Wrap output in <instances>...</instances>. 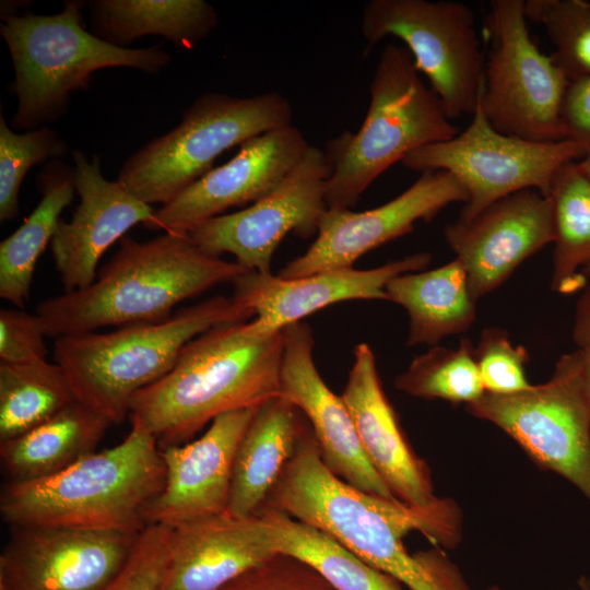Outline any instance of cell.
I'll return each instance as SVG.
<instances>
[{
	"instance_id": "484cf974",
	"label": "cell",
	"mask_w": 590,
	"mask_h": 590,
	"mask_svg": "<svg viewBox=\"0 0 590 590\" xmlns=\"http://www.w3.org/2000/svg\"><path fill=\"white\" fill-rule=\"evenodd\" d=\"M386 293L388 300L408 312L409 346H434L442 338L468 330L475 320L476 302L457 258L433 270L397 275L387 284Z\"/></svg>"
},
{
	"instance_id": "603a6c76",
	"label": "cell",
	"mask_w": 590,
	"mask_h": 590,
	"mask_svg": "<svg viewBox=\"0 0 590 590\" xmlns=\"http://www.w3.org/2000/svg\"><path fill=\"white\" fill-rule=\"evenodd\" d=\"M276 554L259 512L202 518L170 528L169 560L160 590H217Z\"/></svg>"
},
{
	"instance_id": "4fadbf2b",
	"label": "cell",
	"mask_w": 590,
	"mask_h": 590,
	"mask_svg": "<svg viewBox=\"0 0 590 590\" xmlns=\"http://www.w3.org/2000/svg\"><path fill=\"white\" fill-rule=\"evenodd\" d=\"M330 173L326 151L310 144L269 194L234 213L205 220L187 235L209 255L231 253L248 271L271 273L273 253L287 234L302 238L317 235L328 210L326 185Z\"/></svg>"
},
{
	"instance_id": "d590c367",
	"label": "cell",
	"mask_w": 590,
	"mask_h": 590,
	"mask_svg": "<svg viewBox=\"0 0 590 590\" xmlns=\"http://www.w3.org/2000/svg\"><path fill=\"white\" fill-rule=\"evenodd\" d=\"M170 528L149 524L122 570L103 590H160L169 560Z\"/></svg>"
},
{
	"instance_id": "7402d4cb",
	"label": "cell",
	"mask_w": 590,
	"mask_h": 590,
	"mask_svg": "<svg viewBox=\"0 0 590 590\" xmlns=\"http://www.w3.org/2000/svg\"><path fill=\"white\" fill-rule=\"evenodd\" d=\"M341 397L367 459L393 496L411 506L435 503L439 497L434 493L430 470L409 444L367 343L354 347L353 365Z\"/></svg>"
},
{
	"instance_id": "d6986e66",
	"label": "cell",
	"mask_w": 590,
	"mask_h": 590,
	"mask_svg": "<svg viewBox=\"0 0 590 590\" xmlns=\"http://www.w3.org/2000/svg\"><path fill=\"white\" fill-rule=\"evenodd\" d=\"M71 154L80 202L70 221L60 220L51 240L66 292L91 285L106 250L134 225H145L156 210L118 180L107 179L97 155L90 158L80 150Z\"/></svg>"
},
{
	"instance_id": "f6af8a7d",
	"label": "cell",
	"mask_w": 590,
	"mask_h": 590,
	"mask_svg": "<svg viewBox=\"0 0 590 590\" xmlns=\"http://www.w3.org/2000/svg\"><path fill=\"white\" fill-rule=\"evenodd\" d=\"M485 590H502L498 586H492Z\"/></svg>"
},
{
	"instance_id": "52a82bcc",
	"label": "cell",
	"mask_w": 590,
	"mask_h": 590,
	"mask_svg": "<svg viewBox=\"0 0 590 590\" xmlns=\"http://www.w3.org/2000/svg\"><path fill=\"white\" fill-rule=\"evenodd\" d=\"M369 94L359 129L327 144L331 165L326 185L328 209L353 208L390 166L415 150L459 133L439 98L424 84L405 47H384Z\"/></svg>"
},
{
	"instance_id": "e0dca14e",
	"label": "cell",
	"mask_w": 590,
	"mask_h": 590,
	"mask_svg": "<svg viewBox=\"0 0 590 590\" xmlns=\"http://www.w3.org/2000/svg\"><path fill=\"white\" fill-rule=\"evenodd\" d=\"M444 236L464 267L476 302L554 241L552 205L540 191L521 190L493 202L470 220L458 219L445 227Z\"/></svg>"
},
{
	"instance_id": "1f68e13d",
	"label": "cell",
	"mask_w": 590,
	"mask_h": 590,
	"mask_svg": "<svg viewBox=\"0 0 590 590\" xmlns=\"http://www.w3.org/2000/svg\"><path fill=\"white\" fill-rule=\"evenodd\" d=\"M394 386L412 397L451 403L469 404L485 393L468 339H461L456 349L432 346L396 377Z\"/></svg>"
},
{
	"instance_id": "3957f363",
	"label": "cell",
	"mask_w": 590,
	"mask_h": 590,
	"mask_svg": "<svg viewBox=\"0 0 590 590\" xmlns=\"http://www.w3.org/2000/svg\"><path fill=\"white\" fill-rule=\"evenodd\" d=\"M247 271L204 252L188 235L164 233L146 241L123 237L91 285L39 303L36 314L55 338L163 321L179 303Z\"/></svg>"
},
{
	"instance_id": "b9f144b4",
	"label": "cell",
	"mask_w": 590,
	"mask_h": 590,
	"mask_svg": "<svg viewBox=\"0 0 590 590\" xmlns=\"http://www.w3.org/2000/svg\"><path fill=\"white\" fill-rule=\"evenodd\" d=\"M582 172L587 175V177L590 179V148L588 149L587 154L578 161Z\"/></svg>"
},
{
	"instance_id": "8992f818",
	"label": "cell",
	"mask_w": 590,
	"mask_h": 590,
	"mask_svg": "<svg viewBox=\"0 0 590 590\" xmlns=\"http://www.w3.org/2000/svg\"><path fill=\"white\" fill-rule=\"evenodd\" d=\"M81 0H67L55 14L2 17L0 33L14 70L17 108L13 130L42 128L66 115L71 94L86 91L92 74L105 68H131L157 74L170 63L161 46L127 48L107 43L84 26Z\"/></svg>"
},
{
	"instance_id": "d4e9b609",
	"label": "cell",
	"mask_w": 590,
	"mask_h": 590,
	"mask_svg": "<svg viewBox=\"0 0 590 590\" xmlns=\"http://www.w3.org/2000/svg\"><path fill=\"white\" fill-rule=\"evenodd\" d=\"M113 424L75 400L37 427L0 442V459L10 482L57 474L95 451Z\"/></svg>"
},
{
	"instance_id": "ac0fdd59",
	"label": "cell",
	"mask_w": 590,
	"mask_h": 590,
	"mask_svg": "<svg viewBox=\"0 0 590 590\" xmlns=\"http://www.w3.org/2000/svg\"><path fill=\"white\" fill-rule=\"evenodd\" d=\"M280 394L305 416L326 467L353 487L398 500L367 459L352 415L320 376L314 361L310 327L300 321L283 329Z\"/></svg>"
},
{
	"instance_id": "5b68a950",
	"label": "cell",
	"mask_w": 590,
	"mask_h": 590,
	"mask_svg": "<svg viewBox=\"0 0 590 590\" xmlns=\"http://www.w3.org/2000/svg\"><path fill=\"white\" fill-rule=\"evenodd\" d=\"M252 318L233 296L217 295L163 321L58 337L54 358L78 401L120 424L130 415L132 398L164 377L188 342L214 327Z\"/></svg>"
},
{
	"instance_id": "5bb4252c",
	"label": "cell",
	"mask_w": 590,
	"mask_h": 590,
	"mask_svg": "<svg viewBox=\"0 0 590 590\" xmlns=\"http://www.w3.org/2000/svg\"><path fill=\"white\" fill-rule=\"evenodd\" d=\"M140 533L12 526L0 554V590H103Z\"/></svg>"
},
{
	"instance_id": "d6a6232c",
	"label": "cell",
	"mask_w": 590,
	"mask_h": 590,
	"mask_svg": "<svg viewBox=\"0 0 590 590\" xmlns=\"http://www.w3.org/2000/svg\"><path fill=\"white\" fill-rule=\"evenodd\" d=\"M524 12L544 27L569 82L590 76V1L526 0Z\"/></svg>"
},
{
	"instance_id": "836d02e7",
	"label": "cell",
	"mask_w": 590,
	"mask_h": 590,
	"mask_svg": "<svg viewBox=\"0 0 590 590\" xmlns=\"http://www.w3.org/2000/svg\"><path fill=\"white\" fill-rule=\"evenodd\" d=\"M68 144L50 127L17 133L0 115V220L20 214L19 194L28 170L68 154Z\"/></svg>"
},
{
	"instance_id": "44dd1931",
	"label": "cell",
	"mask_w": 590,
	"mask_h": 590,
	"mask_svg": "<svg viewBox=\"0 0 590 590\" xmlns=\"http://www.w3.org/2000/svg\"><path fill=\"white\" fill-rule=\"evenodd\" d=\"M429 262V253L417 252L374 269H335L294 279L247 271L232 282V296L253 314L261 331L276 332L337 303L388 300L386 286L393 278L417 272Z\"/></svg>"
},
{
	"instance_id": "f1b7e54d",
	"label": "cell",
	"mask_w": 590,
	"mask_h": 590,
	"mask_svg": "<svg viewBox=\"0 0 590 590\" xmlns=\"http://www.w3.org/2000/svg\"><path fill=\"white\" fill-rule=\"evenodd\" d=\"M273 547L318 573L334 590H406L321 530L262 507Z\"/></svg>"
},
{
	"instance_id": "ab89813d",
	"label": "cell",
	"mask_w": 590,
	"mask_h": 590,
	"mask_svg": "<svg viewBox=\"0 0 590 590\" xmlns=\"http://www.w3.org/2000/svg\"><path fill=\"white\" fill-rule=\"evenodd\" d=\"M573 338L579 350L590 349V284L583 288L576 305Z\"/></svg>"
},
{
	"instance_id": "8d00e7d4",
	"label": "cell",
	"mask_w": 590,
	"mask_h": 590,
	"mask_svg": "<svg viewBox=\"0 0 590 590\" xmlns=\"http://www.w3.org/2000/svg\"><path fill=\"white\" fill-rule=\"evenodd\" d=\"M217 590H334L305 563L276 554Z\"/></svg>"
},
{
	"instance_id": "4dcf8cb0",
	"label": "cell",
	"mask_w": 590,
	"mask_h": 590,
	"mask_svg": "<svg viewBox=\"0 0 590 590\" xmlns=\"http://www.w3.org/2000/svg\"><path fill=\"white\" fill-rule=\"evenodd\" d=\"M75 400L56 362H0V442L37 427Z\"/></svg>"
},
{
	"instance_id": "ffe728a7",
	"label": "cell",
	"mask_w": 590,
	"mask_h": 590,
	"mask_svg": "<svg viewBox=\"0 0 590 590\" xmlns=\"http://www.w3.org/2000/svg\"><path fill=\"white\" fill-rule=\"evenodd\" d=\"M259 406L222 414L198 439L161 449L166 480L148 526L176 528L226 511L236 450Z\"/></svg>"
},
{
	"instance_id": "2e32d148",
	"label": "cell",
	"mask_w": 590,
	"mask_h": 590,
	"mask_svg": "<svg viewBox=\"0 0 590 590\" xmlns=\"http://www.w3.org/2000/svg\"><path fill=\"white\" fill-rule=\"evenodd\" d=\"M309 146L293 125L259 134L240 145L228 162L156 209L143 226L187 235L197 224L231 208H246L274 190Z\"/></svg>"
},
{
	"instance_id": "f35d334b",
	"label": "cell",
	"mask_w": 590,
	"mask_h": 590,
	"mask_svg": "<svg viewBox=\"0 0 590 590\" xmlns=\"http://www.w3.org/2000/svg\"><path fill=\"white\" fill-rule=\"evenodd\" d=\"M560 121L566 140L590 148V76L569 82L562 104Z\"/></svg>"
},
{
	"instance_id": "7a4b0ae2",
	"label": "cell",
	"mask_w": 590,
	"mask_h": 590,
	"mask_svg": "<svg viewBox=\"0 0 590 590\" xmlns=\"http://www.w3.org/2000/svg\"><path fill=\"white\" fill-rule=\"evenodd\" d=\"M283 349V330L263 332L252 319L214 327L188 342L173 368L132 398L130 416L160 449L182 445L217 416L280 396Z\"/></svg>"
},
{
	"instance_id": "ba28073f",
	"label": "cell",
	"mask_w": 590,
	"mask_h": 590,
	"mask_svg": "<svg viewBox=\"0 0 590 590\" xmlns=\"http://www.w3.org/2000/svg\"><path fill=\"white\" fill-rule=\"evenodd\" d=\"M292 118V106L279 92L250 97L204 93L178 126L128 157L117 180L140 200L163 205L209 173L222 153L291 126Z\"/></svg>"
},
{
	"instance_id": "60d3db41",
	"label": "cell",
	"mask_w": 590,
	"mask_h": 590,
	"mask_svg": "<svg viewBox=\"0 0 590 590\" xmlns=\"http://www.w3.org/2000/svg\"><path fill=\"white\" fill-rule=\"evenodd\" d=\"M579 350V349H578ZM580 367L579 375L585 393L590 402V349L579 350Z\"/></svg>"
},
{
	"instance_id": "cb8c5ba5",
	"label": "cell",
	"mask_w": 590,
	"mask_h": 590,
	"mask_svg": "<svg viewBox=\"0 0 590 590\" xmlns=\"http://www.w3.org/2000/svg\"><path fill=\"white\" fill-rule=\"evenodd\" d=\"M306 418L285 397L276 396L256 411L236 450L226 512L258 514L292 458Z\"/></svg>"
},
{
	"instance_id": "74e56055",
	"label": "cell",
	"mask_w": 590,
	"mask_h": 590,
	"mask_svg": "<svg viewBox=\"0 0 590 590\" xmlns=\"http://www.w3.org/2000/svg\"><path fill=\"white\" fill-rule=\"evenodd\" d=\"M43 322L21 308L0 310V362L23 364L46 359Z\"/></svg>"
},
{
	"instance_id": "83f0119b",
	"label": "cell",
	"mask_w": 590,
	"mask_h": 590,
	"mask_svg": "<svg viewBox=\"0 0 590 590\" xmlns=\"http://www.w3.org/2000/svg\"><path fill=\"white\" fill-rule=\"evenodd\" d=\"M42 198L23 224L0 244V297L24 309L36 262L52 240L62 211L76 192L73 167L51 161L38 176Z\"/></svg>"
},
{
	"instance_id": "9c48e42d",
	"label": "cell",
	"mask_w": 590,
	"mask_h": 590,
	"mask_svg": "<svg viewBox=\"0 0 590 590\" xmlns=\"http://www.w3.org/2000/svg\"><path fill=\"white\" fill-rule=\"evenodd\" d=\"M523 0H492L480 105L499 132L521 139L566 140L560 121L569 80L530 36Z\"/></svg>"
},
{
	"instance_id": "ee69618b",
	"label": "cell",
	"mask_w": 590,
	"mask_h": 590,
	"mask_svg": "<svg viewBox=\"0 0 590 590\" xmlns=\"http://www.w3.org/2000/svg\"><path fill=\"white\" fill-rule=\"evenodd\" d=\"M582 275L588 280L590 279V266H588L587 268H585L582 271H581Z\"/></svg>"
},
{
	"instance_id": "277c9868",
	"label": "cell",
	"mask_w": 590,
	"mask_h": 590,
	"mask_svg": "<svg viewBox=\"0 0 590 590\" xmlns=\"http://www.w3.org/2000/svg\"><path fill=\"white\" fill-rule=\"evenodd\" d=\"M131 422L127 437L111 448L48 477L9 481L0 496L2 520L11 527L141 533L166 468L154 435L139 420Z\"/></svg>"
},
{
	"instance_id": "8fae6325",
	"label": "cell",
	"mask_w": 590,
	"mask_h": 590,
	"mask_svg": "<svg viewBox=\"0 0 590 590\" xmlns=\"http://www.w3.org/2000/svg\"><path fill=\"white\" fill-rule=\"evenodd\" d=\"M471 118L462 132L415 150L401 162L414 172L450 173L468 193L460 220L521 190L546 196L557 170L588 152L587 145L573 140L540 142L497 131L484 116L480 97Z\"/></svg>"
},
{
	"instance_id": "9a60e30c",
	"label": "cell",
	"mask_w": 590,
	"mask_h": 590,
	"mask_svg": "<svg viewBox=\"0 0 590 590\" xmlns=\"http://www.w3.org/2000/svg\"><path fill=\"white\" fill-rule=\"evenodd\" d=\"M467 201L465 189L450 173L433 170L421 173L403 192L374 209H328L314 243L278 275L294 279L353 268L363 255L411 233L416 222H428L449 204Z\"/></svg>"
},
{
	"instance_id": "6da1fadb",
	"label": "cell",
	"mask_w": 590,
	"mask_h": 590,
	"mask_svg": "<svg viewBox=\"0 0 590 590\" xmlns=\"http://www.w3.org/2000/svg\"><path fill=\"white\" fill-rule=\"evenodd\" d=\"M264 506L321 530L409 590H469L441 550L461 540L455 500L418 507L353 487L326 467L309 423Z\"/></svg>"
},
{
	"instance_id": "7bdbcfd3",
	"label": "cell",
	"mask_w": 590,
	"mask_h": 590,
	"mask_svg": "<svg viewBox=\"0 0 590 590\" xmlns=\"http://www.w3.org/2000/svg\"><path fill=\"white\" fill-rule=\"evenodd\" d=\"M579 590H590V577L581 576L578 580Z\"/></svg>"
},
{
	"instance_id": "e575fe53",
	"label": "cell",
	"mask_w": 590,
	"mask_h": 590,
	"mask_svg": "<svg viewBox=\"0 0 590 590\" xmlns=\"http://www.w3.org/2000/svg\"><path fill=\"white\" fill-rule=\"evenodd\" d=\"M474 358L487 393L514 394L532 386L524 369L529 353L524 346L514 345L504 329H484Z\"/></svg>"
},
{
	"instance_id": "f546056e",
	"label": "cell",
	"mask_w": 590,
	"mask_h": 590,
	"mask_svg": "<svg viewBox=\"0 0 590 590\" xmlns=\"http://www.w3.org/2000/svg\"><path fill=\"white\" fill-rule=\"evenodd\" d=\"M554 225L551 288L563 295L583 290L590 266V179L578 161L562 166L548 193Z\"/></svg>"
},
{
	"instance_id": "4316f807",
	"label": "cell",
	"mask_w": 590,
	"mask_h": 590,
	"mask_svg": "<svg viewBox=\"0 0 590 590\" xmlns=\"http://www.w3.org/2000/svg\"><path fill=\"white\" fill-rule=\"evenodd\" d=\"M87 7L92 33L120 47L158 35L191 49L219 23L215 8L204 0H93Z\"/></svg>"
},
{
	"instance_id": "30bf717a",
	"label": "cell",
	"mask_w": 590,
	"mask_h": 590,
	"mask_svg": "<svg viewBox=\"0 0 590 590\" xmlns=\"http://www.w3.org/2000/svg\"><path fill=\"white\" fill-rule=\"evenodd\" d=\"M361 30L367 51L387 37L402 40L451 120L474 113L485 54L469 5L446 0H370L364 5Z\"/></svg>"
},
{
	"instance_id": "7c38bea8",
	"label": "cell",
	"mask_w": 590,
	"mask_h": 590,
	"mask_svg": "<svg viewBox=\"0 0 590 590\" xmlns=\"http://www.w3.org/2000/svg\"><path fill=\"white\" fill-rule=\"evenodd\" d=\"M579 367L576 350L558 359L546 382L514 394L485 392L467 410L503 429L534 462L570 482L590 504V402Z\"/></svg>"
}]
</instances>
